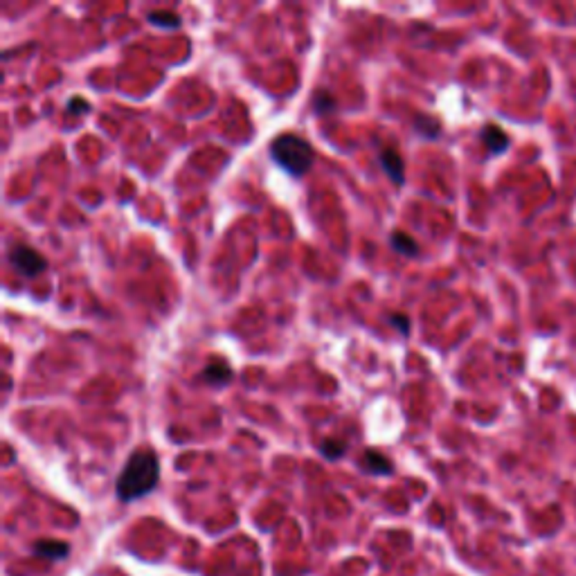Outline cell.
Instances as JSON below:
<instances>
[{
    "label": "cell",
    "instance_id": "1",
    "mask_svg": "<svg viewBox=\"0 0 576 576\" xmlns=\"http://www.w3.org/2000/svg\"><path fill=\"white\" fill-rule=\"evenodd\" d=\"M160 480V461L158 455L151 448H138L131 452V457L119 471L115 482V493L122 502H133L145 498L158 487Z\"/></svg>",
    "mask_w": 576,
    "mask_h": 576
},
{
    "label": "cell",
    "instance_id": "2",
    "mask_svg": "<svg viewBox=\"0 0 576 576\" xmlns=\"http://www.w3.org/2000/svg\"><path fill=\"white\" fill-rule=\"evenodd\" d=\"M270 158L277 167H281L293 178H302L313 167L316 151L309 140L300 138L295 133H284L272 140Z\"/></svg>",
    "mask_w": 576,
    "mask_h": 576
},
{
    "label": "cell",
    "instance_id": "3",
    "mask_svg": "<svg viewBox=\"0 0 576 576\" xmlns=\"http://www.w3.org/2000/svg\"><path fill=\"white\" fill-rule=\"evenodd\" d=\"M9 264L21 277L32 279L47 268V259L29 246H14L12 252H9Z\"/></svg>",
    "mask_w": 576,
    "mask_h": 576
},
{
    "label": "cell",
    "instance_id": "4",
    "mask_svg": "<svg viewBox=\"0 0 576 576\" xmlns=\"http://www.w3.org/2000/svg\"><path fill=\"white\" fill-rule=\"evenodd\" d=\"M200 383H205V385H212V387H226L235 378V371L228 365L223 358H214L209 362V365L198 374L196 376Z\"/></svg>",
    "mask_w": 576,
    "mask_h": 576
},
{
    "label": "cell",
    "instance_id": "5",
    "mask_svg": "<svg viewBox=\"0 0 576 576\" xmlns=\"http://www.w3.org/2000/svg\"><path fill=\"white\" fill-rule=\"evenodd\" d=\"M381 167L383 171L390 176L392 183H397V185H403V180H406V163H403V158L397 149H383L381 151Z\"/></svg>",
    "mask_w": 576,
    "mask_h": 576
},
{
    "label": "cell",
    "instance_id": "6",
    "mask_svg": "<svg viewBox=\"0 0 576 576\" xmlns=\"http://www.w3.org/2000/svg\"><path fill=\"white\" fill-rule=\"evenodd\" d=\"M482 142L491 156H500L509 149V135L498 124H487L482 128Z\"/></svg>",
    "mask_w": 576,
    "mask_h": 576
},
{
    "label": "cell",
    "instance_id": "7",
    "mask_svg": "<svg viewBox=\"0 0 576 576\" xmlns=\"http://www.w3.org/2000/svg\"><path fill=\"white\" fill-rule=\"evenodd\" d=\"M358 466L371 475H390L392 473V461L383 452L374 450V448H367L362 452V457L358 459Z\"/></svg>",
    "mask_w": 576,
    "mask_h": 576
},
{
    "label": "cell",
    "instance_id": "8",
    "mask_svg": "<svg viewBox=\"0 0 576 576\" xmlns=\"http://www.w3.org/2000/svg\"><path fill=\"white\" fill-rule=\"evenodd\" d=\"M390 246L399 252V255L403 257H414L419 252V244L414 241L412 237H408L406 232H401V230H394L392 235H390Z\"/></svg>",
    "mask_w": 576,
    "mask_h": 576
},
{
    "label": "cell",
    "instance_id": "9",
    "mask_svg": "<svg viewBox=\"0 0 576 576\" xmlns=\"http://www.w3.org/2000/svg\"><path fill=\"white\" fill-rule=\"evenodd\" d=\"M147 21L154 25V27H160V29H178L180 27V16L174 14V12H167V9H158V12H149L147 14Z\"/></svg>",
    "mask_w": 576,
    "mask_h": 576
},
{
    "label": "cell",
    "instance_id": "10",
    "mask_svg": "<svg viewBox=\"0 0 576 576\" xmlns=\"http://www.w3.org/2000/svg\"><path fill=\"white\" fill-rule=\"evenodd\" d=\"M34 552L38 556H45V559H64V556H68V542H61V540H38L34 545Z\"/></svg>",
    "mask_w": 576,
    "mask_h": 576
},
{
    "label": "cell",
    "instance_id": "11",
    "mask_svg": "<svg viewBox=\"0 0 576 576\" xmlns=\"http://www.w3.org/2000/svg\"><path fill=\"white\" fill-rule=\"evenodd\" d=\"M414 131L421 135V138H426V140H432V138H439L441 133V126L439 122L434 117H428V115H417L414 117Z\"/></svg>",
    "mask_w": 576,
    "mask_h": 576
},
{
    "label": "cell",
    "instance_id": "12",
    "mask_svg": "<svg viewBox=\"0 0 576 576\" xmlns=\"http://www.w3.org/2000/svg\"><path fill=\"white\" fill-rule=\"evenodd\" d=\"M345 450H347V443L342 441V439H325V441L320 443V452L325 455L327 459H331V461L340 459L342 455H345Z\"/></svg>",
    "mask_w": 576,
    "mask_h": 576
},
{
    "label": "cell",
    "instance_id": "13",
    "mask_svg": "<svg viewBox=\"0 0 576 576\" xmlns=\"http://www.w3.org/2000/svg\"><path fill=\"white\" fill-rule=\"evenodd\" d=\"M313 108H316V113H331L336 108V97L329 90H318L313 97Z\"/></svg>",
    "mask_w": 576,
    "mask_h": 576
},
{
    "label": "cell",
    "instance_id": "14",
    "mask_svg": "<svg viewBox=\"0 0 576 576\" xmlns=\"http://www.w3.org/2000/svg\"><path fill=\"white\" fill-rule=\"evenodd\" d=\"M390 325L394 329H399L401 336H408V333H410V318L403 316V313H392V316H390Z\"/></svg>",
    "mask_w": 576,
    "mask_h": 576
},
{
    "label": "cell",
    "instance_id": "15",
    "mask_svg": "<svg viewBox=\"0 0 576 576\" xmlns=\"http://www.w3.org/2000/svg\"><path fill=\"white\" fill-rule=\"evenodd\" d=\"M90 110V106H88V102L84 97H73L68 102V113H75V115H84V113H88Z\"/></svg>",
    "mask_w": 576,
    "mask_h": 576
}]
</instances>
